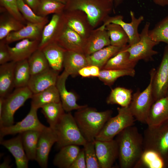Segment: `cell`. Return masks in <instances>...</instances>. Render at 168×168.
<instances>
[{"mask_svg":"<svg viewBox=\"0 0 168 168\" xmlns=\"http://www.w3.org/2000/svg\"><path fill=\"white\" fill-rule=\"evenodd\" d=\"M54 129L57 135L56 143L58 149L71 145L83 146L87 142L70 112L64 114Z\"/></svg>","mask_w":168,"mask_h":168,"instance_id":"cell-4","label":"cell"},{"mask_svg":"<svg viewBox=\"0 0 168 168\" xmlns=\"http://www.w3.org/2000/svg\"><path fill=\"white\" fill-rule=\"evenodd\" d=\"M1 16L0 40L4 39L11 32L19 30L25 25L9 13L7 16Z\"/></svg>","mask_w":168,"mask_h":168,"instance_id":"cell-41","label":"cell"},{"mask_svg":"<svg viewBox=\"0 0 168 168\" xmlns=\"http://www.w3.org/2000/svg\"><path fill=\"white\" fill-rule=\"evenodd\" d=\"M69 75L64 70L58 76L56 86L58 90L60 100L65 111L67 112L84 108L87 105H80L77 103L78 98L73 92L67 90L66 86V80Z\"/></svg>","mask_w":168,"mask_h":168,"instance_id":"cell-18","label":"cell"},{"mask_svg":"<svg viewBox=\"0 0 168 168\" xmlns=\"http://www.w3.org/2000/svg\"><path fill=\"white\" fill-rule=\"evenodd\" d=\"M149 34L154 41L159 43L164 42L168 45V15L159 22L152 30Z\"/></svg>","mask_w":168,"mask_h":168,"instance_id":"cell-42","label":"cell"},{"mask_svg":"<svg viewBox=\"0 0 168 168\" xmlns=\"http://www.w3.org/2000/svg\"><path fill=\"white\" fill-rule=\"evenodd\" d=\"M154 102L166 96L168 90V45L164 48L161 62L154 74L152 82Z\"/></svg>","mask_w":168,"mask_h":168,"instance_id":"cell-11","label":"cell"},{"mask_svg":"<svg viewBox=\"0 0 168 168\" xmlns=\"http://www.w3.org/2000/svg\"><path fill=\"white\" fill-rule=\"evenodd\" d=\"M1 5L11 16L23 23L26 20L19 11L17 0H0Z\"/></svg>","mask_w":168,"mask_h":168,"instance_id":"cell-45","label":"cell"},{"mask_svg":"<svg viewBox=\"0 0 168 168\" xmlns=\"http://www.w3.org/2000/svg\"><path fill=\"white\" fill-rule=\"evenodd\" d=\"M16 62L10 61L0 66V97H5L14 87V71Z\"/></svg>","mask_w":168,"mask_h":168,"instance_id":"cell-27","label":"cell"},{"mask_svg":"<svg viewBox=\"0 0 168 168\" xmlns=\"http://www.w3.org/2000/svg\"><path fill=\"white\" fill-rule=\"evenodd\" d=\"M168 120V97L155 101L150 109L146 121L148 126L156 125Z\"/></svg>","mask_w":168,"mask_h":168,"instance_id":"cell-25","label":"cell"},{"mask_svg":"<svg viewBox=\"0 0 168 168\" xmlns=\"http://www.w3.org/2000/svg\"><path fill=\"white\" fill-rule=\"evenodd\" d=\"M96 155L100 168H111L118 158L119 149L115 139L109 141L95 140Z\"/></svg>","mask_w":168,"mask_h":168,"instance_id":"cell-14","label":"cell"},{"mask_svg":"<svg viewBox=\"0 0 168 168\" xmlns=\"http://www.w3.org/2000/svg\"><path fill=\"white\" fill-rule=\"evenodd\" d=\"M41 108L49 127L53 129L65 113L61 101L47 104Z\"/></svg>","mask_w":168,"mask_h":168,"instance_id":"cell-36","label":"cell"},{"mask_svg":"<svg viewBox=\"0 0 168 168\" xmlns=\"http://www.w3.org/2000/svg\"><path fill=\"white\" fill-rule=\"evenodd\" d=\"M143 137L144 151H154L168 161V120L148 126Z\"/></svg>","mask_w":168,"mask_h":168,"instance_id":"cell-5","label":"cell"},{"mask_svg":"<svg viewBox=\"0 0 168 168\" xmlns=\"http://www.w3.org/2000/svg\"><path fill=\"white\" fill-rule=\"evenodd\" d=\"M167 168L168 161L154 151L145 150L134 168Z\"/></svg>","mask_w":168,"mask_h":168,"instance_id":"cell-30","label":"cell"},{"mask_svg":"<svg viewBox=\"0 0 168 168\" xmlns=\"http://www.w3.org/2000/svg\"><path fill=\"white\" fill-rule=\"evenodd\" d=\"M30 77L28 59L16 62L14 71V87L27 86Z\"/></svg>","mask_w":168,"mask_h":168,"instance_id":"cell-37","label":"cell"},{"mask_svg":"<svg viewBox=\"0 0 168 168\" xmlns=\"http://www.w3.org/2000/svg\"><path fill=\"white\" fill-rule=\"evenodd\" d=\"M31 99V107L37 110L47 104L61 101L59 94L56 85L33 94Z\"/></svg>","mask_w":168,"mask_h":168,"instance_id":"cell-28","label":"cell"},{"mask_svg":"<svg viewBox=\"0 0 168 168\" xmlns=\"http://www.w3.org/2000/svg\"><path fill=\"white\" fill-rule=\"evenodd\" d=\"M63 15L65 24L85 40H86L94 29L87 15L82 11H64Z\"/></svg>","mask_w":168,"mask_h":168,"instance_id":"cell-12","label":"cell"},{"mask_svg":"<svg viewBox=\"0 0 168 168\" xmlns=\"http://www.w3.org/2000/svg\"><path fill=\"white\" fill-rule=\"evenodd\" d=\"M80 150L79 146L75 145L61 148L54 158V165L59 168H70Z\"/></svg>","mask_w":168,"mask_h":168,"instance_id":"cell-29","label":"cell"},{"mask_svg":"<svg viewBox=\"0 0 168 168\" xmlns=\"http://www.w3.org/2000/svg\"><path fill=\"white\" fill-rule=\"evenodd\" d=\"M123 0H114V2L115 7H117L120 4Z\"/></svg>","mask_w":168,"mask_h":168,"instance_id":"cell-53","label":"cell"},{"mask_svg":"<svg viewBox=\"0 0 168 168\" xmlns=\"http://www.w3.org/2000/svg\"><path fill=\"white\" fill-rule=\"evenodd\" d=\"M57 140L54 129L50 127L41 132L37 143L35 161L41 168L47 167L49 153Z\"/></svg>","mask_w":168,"mask_h":168,"instance_id":"cell-15","label":"cell"},{"mask_svg":"<svg viewBox=\"0 0 168 168\" xmlns=\"http://www.w3.org/2000/svg\"><path fill=\"white\" fill-rule=\"evenodd\" d=\"M78 75L83 77H90L91 76L89 66L85 67L80 69L78 72Z\"/></svg>","mask_w":168,"mask_h":168,"instance_id":"cell-49","label":"cell"},{"mask_svg":"<svg viewBox=\"0 0 168 168\" xmlns=\"http://www.w3.org/2000/svg\"><path fill=\"white\" fill-rule=\"evenodd\" d=\"M150 26L149 22H146L140 33L139 40L133 45L127 46L126 50L129 54L131 61L138 63L141 60L147 62L152 61L153 57L158 54L153 48L159 43L153 40L149 36Z\"/></svg>","mask_w":168,"mask_h":168,"instance_id":"cell-9","label":"cell"},{"mask_svg":"<svg viewBox=\"0 0 168 168\" xmlns=\"http://www.w3.org/2000/svg\"><path fill=\"white\" fill-rule=\"evenodd\" d=\"M86 41L65 23L57 42L66 50L83 53Z\"/></svg>","mask_w":168,"mask_h":168,"instance_id":"cell-20","label":"cell"},{"mask_svg":"<svg viewBox=\"0 0 168 168\" xmlns=\"http://www.w3.org/2000/svg\"><path fill=\"white\" fill-rule=\"evenodd\" d=\"M33 93L27 86L16 88L4 98L2 113L0 114V127L12 125L15 112L24 105Z\"/></svg>","mask_w":168,"mask_h":168,"instance_id":"cell-7","label":"cell"},{"mask_svg":"<svg viewBox=\"0 0 168 168\" xmlns=\"http://www.w3.org/2000/svg\"><path fill=\"white\" fill-rule=\"evenodd\" d=\"M70 168H86L83 148L81 149Z\"/></svg>","mask_w":168,"mask_h":168,"instance_id":"cell-47","label":"cell"},{"mask_svg":"<svg viewBox=\"0 0 168 168\" xmlns=\"http://www.w3.org/2000/svg\"><path fill=\"white\" fill-rule=\"evenodd\" d=\"M153 2L156 5L164 7L168 6V0H153Z\"/></svg>","mask_w":168,"mask_h":168,"instance_id":"cell-51","label":"cell"},{"mask_svg":"<svg viewBox=\"0 0 168 168\" xmlns=\"http://www.w3.org/2000/svg\"><path fill=\"white\" fill-rule=\"evenodd\" d=\"M156 70L152 68L150 72V81L147 87L142 91L138 89L133 94L128 108L136 120L146 124L150 109L154 102L152 91V82Z\"/></svg>","mask_w":168,"mask_h":168,"instance_id":"cell-6","label":"cell"},{"mask_svg":"<svg viewBox=\"0 0 168 168\" xmlns=\"http://www.w3.org/2000/svg\"><path fill=\"white\" fill-rule=\"evenodd\" d=\"M63 0L65 2V3H66V2L67 1V0Z\"/></svg>","mask_w":168,"mask_h":168,"instance_id":"cell-57","label":"cell"},{"mask_svg":"<svg viewBox=\"0 0 168 168\" xmlns=\"http://www.w3.org/2000/svg\"><path fill=\"white\" fill-rule=\"evenodd\" d=\"M131 21L127 23L123 21V16L117 15L114 16H108L104 21L101 25L103 27L110 23H114L120 25L127 34L129 39V46L133 45L138 42L140 39V33L138 32V27L144 20V17L141 16L137 18L132 11L130 12Z\"/></svg>","mask_w":168,"mask_h":168,"instance_id":"cell-13","label":"cell"},{"mask_svg":"<svg viewBox=\"0 0 168 168\" xmlns=\"http://www.w3.org/2000/svg\"><path fill=\"white\" fill-rule=\"evenodd\" d=\"M8 44L3 40L0 42V64H2L11 61V56L8 49Z\"/></svg>","mask_w":168,"mask_h":168,"instance_id":"cell-46","label":"cell"},{"mask_svg":"<svg viewBox=\"0 0 168 168\" xmlns=\"http://www.w3.org/2000/svg\"><path fill=\"white\" fill-rule=\"evenodd\" d=\"M127 45L111 57L101 69H134L137 63L129 60V54L126 50Z\"/></svg>","mask_w":168,"mask_h":168,"instance_id":"cell-32","label":"cell"},{"mask_svg":"<svg viewBox=\"0 0 168 168\" xmlns=\"http://www.w3.org/2000/svg\"><path fill=\"white\" fill-rule=\"evenodd\" d=\"M17 5L19 11L28 22L38 23L48 20L46 16H42L37 15L24 0H17Z\"/></svg>","mask_w":168,"mask_h":168,"instance_id":"cell-43","label":"cell"},{"mask_svg":"<svg viewBox=\"0 0 168 168\" xmlns=\"http://www.w3.org/2000/svg\"><path fill=\"white\" fill-rule=\"evenodd\" d=\"M94 141H87L83 146L86 168H100L96 154Z\"/></svg>","mask_w":168,"mask_h":168,"instance_id":"cell-44","label":"cell"},{"mask_svg":"<svg viewBox=\"0 0 168 168\" xmlns=\"http://www.w3.org/2000/svg\"><path fill=\"white\" fill-rule=\"evenodd\" d=\"M52 69L58 72L63 68V61L65 49L57 42L49 44L42 49Z\"/></svg>","mask_w":168,"mask_h":168,"instance_id":"cell-26","label":"cell"},{"mask_svg":"<svg viewBox=\"0 0 168 168\" xmlns=\"http://www.w3.org/2000/svg\"><path fill=\"white\" fill-rule=\"evenodd\" d=\"M110 2H114V0H108Z\"/></svg>","mask_w":168,"mask_h":168,"instance_id":"cell-56","label":"cell"},{"mask_svg":"<svg viewBox=\"0 0 168 168\" xmlns=\"http://www.w3.org/2000/svg\"><path fill=\"white\" fill-rule=\"evenodd\" d=\"M118 114L110 118L96 138V140L109 141L128 127L133 125L135 119L128 107H118Z\"/></svg>","mask_w":168,"mask_h":168,"instance_id":"cell-8","label":"cell"},{"mask_svg":"<svg viewBox=\"0 0 168 168\" xmlns=\"http://www.w3.org/2000/svg\"><path fill=\"white\" fill-rule=\"evenodd\" d=\"M41 132L29 130L20 133L23 147L29 160H35L37 143Z\"/></svg>","mask_w":168,"mask_h":168,"instance_id":"cell-33","label":"cell"},{"mask_svg":"<svg viewBox=\"0 0 168 168\" xmlns=\"http://www.w3.org/2000/svg\"><path fill=\"white\" fill-rule=\"evenodd\" d=\"M110 45V37L105 27L100 26L93 29L86 39L83 54L86 56Z\"/></svg>","mask_w":168,"mask_h":168,"instance_id":"cell-19","label":"cell"},{"mask_svg":"<svg viewBox=\"0 0 168 168\" xmlns=\"http://www.w3.org/2000/svg\"><path fill=\"white\" fill-rule=\"evenodd\" d=\"M24 1L36 13L40 0H24Z\"/></svg>","mask_w":168,"mask_h":168,"instance_id":"cell-48","label":"cell"},{"mask_svg":"<svg viewBox=\"0 0 168 168\" xmlns=\"http://www.w3.org/2000/svg\"><path fill=\"white\" fill-rule=\"evenodd\" d=\"M65 3L55 0H40L36 14L46 16L51 14H61L64 11Z\"/></svg>","mask_w":168,"mask_h":168,"instance_id":"cell-40","label":"cell"},{"mask_svg":"<svg viewBox=\"0 0 168 168\" xmlns=\"http://www.w3.org/2000/svg\"><path fill=\"white\" fill-rule=\"evenodd\" d=\"M56 0L57 1H59V2H61L64 3L65 4V2L64 1H63V0Z\"/></svg>","mask_w":168,"mask_h":168,"instance_id":"cell-54","label":"cell"},{"mask_svg":"<svg viewBox=\"0 0 168 168\" xmlns=\"http://www.w3.org/2000/svg\"><path fill=\"white\" fill-rule=\"evenodd\" d=\"M0 144L6 148L14 157L17 168L28 167L29 160L24 149L20 134L10 139H3L0 141Z\"/></svg>","mask_w":168,"mask_h":168,"instance_id":"cell-22","label":"cell"},{"mask_svg":"<svg viewBox=\"0 0 168 168\" xmlns=\"http://www.w3.org/2000/svg\"><path fill=\"white\" fill-rule=\"evenodd\" d=\"M31 76L44 72L50 68L42 50L38 49L28 59Z\"/></svg>","mask_w":168,"mask_h":168,"instance_id":"cell-38","label":"cell"},{"mask_svg":"<svg viewBox=\"0 0 168 168\" xmlns=\"http://www.w3.org/2000/svg\"><path fill=\"white\" fill-rule=\"evenodd\" d=\"M64 25L63 13L54 14L44 27L38 49L41 50L48 44L57 42Z\"/></svg>","mask_w":168,"mask_h":168,"instance_id":"cell-16","label":"cell"},{"mask_svg":"<svg viewBox=\"0 0 168 168\" xmlns=\"http://www.w3.org/2000/svg\"><path fill=\"white\" fill-rule=\"evenodd\" d=\"M122 48L110 45L86 56L88 66H96L101 70L108 61Z\"/></svg>","mask_w":168,"mask_h":168,"instance_id":"cell-31","label":"cell"},{"mask_svg":"<svg viewBox=\"0 0 168 168\" xmlns=\"http://www.w3.org/2000/svg\"><path fill=\"white\" fill-rule=\"evenodd\" d=\"M40 42L25 39L17 42L14 47L8 45L11 61L16 62L28 59L38 49Z\"/></svg>","mask_w":168,"mask_h":168,"instance_id":"cell-23","label":"cell"},{"mask_svg":"<svg viewBox=\"0 0 168 168\" xmlns=\"http://www.w3.org/2000/svg\"><path fill=\"white\" fill-rule=\"evenodd\" d=\"M166 96H167V97H168V91H167V93H166Z\"/></svg>","mask_w":168,"mask_h":168,"instance_id":"cell-55","label":"cell"},{"mask_svg":"<svg viewBox=\"0 0 168 168\" xmlns=\"http://www.w3.org/2000/svg\"><path fill=\"white\" fill-rule=\"evenodd\" d=\"M91 72V76L97 77L99 76L100 70L99 68L95 65L89 66Z\"/></svg>","mask_w":168,"mask_h":168,"instance_id":"cell-50","label":"cell"},{"mask_svg":"<svg viewBox=\"0 0 168 168\" xmlns=\"http://www.w3.org/2000/svg\"><path fill=\"white\" fill-rule=\"evenodd\" d=\"M113 111L108 110L98 111L88 106L77 110L74 117L83 137L86 141H94L105 124L111 117Z\"/></svg>","mask_w":168,"mask_h":168,"instance_id":"cell-2","label":"cell"},{"mask_svg":"<svg viewBox=\"0 0 168 168\" xmlns=\"http://www.w3.org/2000/svg\"><path fill=\"white\" fill-rule=\"evenodd\" d=\"M135 74L134 69H101L98 77L106 85L110 86L119 77L129 76L134 77Z\"/></svg>","mask_w":168,"mask_h":168,"instance_id":"cell-39","label":"cell"},{"mask_svg":"<svg viewBox=\"0 0 168 168\" xmlns=\"http://www.w3.org/2000/svg\"><path fill=\"white\" fill-rule=\"evenodd\" d=\"M37 109L31 107L29 113L21 121L7 127H2L0 128V140L9 135L20 134L29 130L42 131L47 128L39 121L37 116Z\"/></svg>","mask_w":168,"mask_h":168,"instance_id":"cell-10","label":"cell"},{"mask_svg":"<svg viewBox=\"0 0 168 168\" xmlns=\"http://www.w3.org/2000/svg\"><path fill=\"white\" fill-rule=\"evenodd\" d=\"M59 72L50 68L41 73L31 76L27 86L33 94L56 85Z\"/></svg>","mask_w":168,"mask_h":168,"instance_id":"cell-21","label":"cell"},{"mask_svg":"<svg viewBox=\"0 0 168 168\" xmlns=\"http://www.w3.org/2000/svg\"><path fill=\"white\" fill-rule=\"evenodd\" d=\"M49 20L42 22H27L26 25L18 30L10 33L3 40L8 44L25 39L40 41L43 29Z\"/></svg>","mask_w":168,"mask_h":168,"instance_id":"cell-17","label":"cell"},{"mask_svg":"<svg viewBox=\"0 0 168 168\" xmlns=\"http://www.w3.org/2000/svg\"><path fill=\"white\" fill-rule=\"evenodd\" d=\"M133 91L122 87H117L111 90L106 100L109 105L116 104L121 107H128L132 100Z\"/></svg>","mask_w":168,"mask_h":168,"instance_id":"cell-34","label":"cell"},{"mask_svg":"<svg viewBox=\"0 0 168 168\" xmlns=\"http://www.w3.org/2000/svg\"><path fill=\"white\" fill-rule=\"evenodd\" d=\"M115 139L118 147L120 167L134 168L144 151L143 135L133 125L124 129Z\"/></svg>","mask_w":168,"mask_h":168,"instance_id":"cell-1","label":"cell"},{"mask_svg":"<svg viewBox=\"0 0 168 168\" xmlns=\"http://www.w3.org/2000/svg\"><path fill=\"white\" fill-rule=\"evenodd\" d=\"M105 29L109 34L111 45L123 48L128 44V37L120 25L110 23L105 26Z\"/></svg>","mask_w":168,"mask_h":168,"instance_id":"cell-35","label":"cell"},{"mask_svg":"<svg viewBox=\"0 0 168 168\" xmlns=\"http://www.w3.org/2000/svg\"><path fill=\"white\" fill-rule=\"evenodd\" d=\"M65 5L64 11L79 10L85 13L95 29L109 16L113 2L108 0H67Z\"/></svg>","mask_w":168,"mask_h":168,"instance_id":"cell-3","label":"cell"},{"mask_svg":"<svg viewBox=\"0 0 168 168\" xmlns=\"http://www.w3.org/2000/svg\"><path fill=\"white\" fill-rule=\"evenodd\" d=\"M88 66L86 56L83 53L66 50L64 54L63 68L69 75L75 77L79 70Z\"/></svg>","mask_w":168,"mask_h":168,"instance_id":"cell-24","label":"cell"},{"mask_svg":"<svg viewBox=\"0 0 168 168\" xmlns=\"http://www.w3.org/2000/svg\"><path fill=\"white\" fill-rule=\"evenodd\" d=\"M10 162L8 159H5L3 162L0 164V168H9L11 167V166L9 165Z\"/></svg>","mask_w":168,"mask_h":168,"instance_id":"cell-52","label":"cell"}]
</instances>
